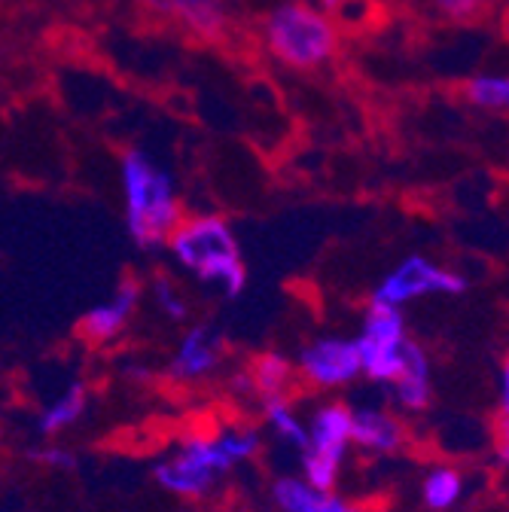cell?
<instances>
[{
  "instance_id": "6da1fadb",
  "label": "cell",
  "mask_w": 509,
  "mask_h": 512,
  "mask_svg": "<svg viewBox=\"0 0 509 512\" xmlns=\"http://www.w3.org/2000/svg\"><path fill=\"white\" fill-rule=\"evenodd\" d=\"M263 452V433L257 427H223L220 433L186 436L171 455L153 467V479L162 491L199 500L208 497L223 476L253 461Z\"/></svg>"
},
{
  "instance_id": "7a4b0ae2",
  "label": "cell",
  "mask_w": 509,
  "mask_h": 512,
  "mask_svg": "<svg viewBox=\"0 0 509 512\" xmlns=\"http://www.w3.org/2000/svg\"><path fill=\"white\" fill-rule=\"evenodd\" d=\"M122 199H125V229L135 247L159 250L168 235L183 220L174 177L141 150L122 153L119 162Z\"/></svg>"
},
{
  "instance_id": "3957f363",
  "label": "cell",
  "mask_w": 509,
  "mask_h": 512,
  "mask_svg": "<svg viewBox=\"0 0 509 512\" xmlns=\"http://www.w3.org/2000/svg\"><path fill=\"white\" fill-rule=\"evenodd\" d=\"M171 260L199 278L208 287H217L223 296L235 299L247 287V266L232 226L217 214L183 217L165 241Z\"/></svg>"
},
{
  "instance_id": "277c9868",
  "label": "cell",
  "mask_w": 509,
  "mask_h": 512,
  "mask_svg": "<svg viewBox=\"0 0 509 512\" xmlns=\"http://www.w3.org/2000/svg\"><path fill=\"white\" fill-rule=\"evenodd\" d=\"M266 49L293 71H314L339 49V28L333 16L305 0H284L263 19Z\"/></svg>"
},
{
  "instance_id": "5b68a950",
  "label": "cell",
  "mask_w": 509,
  "mask_h": 512,
  "mask_svg": "<svg viewBox=\"0 0 509 512\" xmlns=\"http://www.w3.org/2000/svg\"><path fill=\"white\" fill-rule=\"evenodd\" d=\"M308 442L302 448V476L311 488L336 491L345 467V455L351 448V406L324 403L317 406L311 421L305 424Z\"/></svg>"
},
{
  "instance_id": "8992f818",
  "label": "cell",
  "mask_w": 509,
  "mask_h": 512,
  "mask_svg": "<svg viewBox=\"0 0 509 512\" xmlns=\"http://www.w3.org/2000/svg\"><path fill=\"white\" fill-rule=\"evenodd\" d=\"M409 342L403 308L369 302L360 333L354 339L360 375L372 384H394L403 369V348Z\"/></svg>"
},
{
  "instance_id": "52a82bcc",
  "label": "cell",
  "mask_w": 509,
  "mask_h": 512,
  "mask_svg": "<svg viewBox=\"0 0 509 512\" xmlns=\"http://www.w3.org/2000/svg\"><path fill=\"white\" fill-rule=\"evenodd\" d=\"M467 290V278L455 269H445L424 253H412L400 260L372 290L369 302H381L391 308H406L418 299L430 296H461Z\"/></svg>"
},
{
  "instance_id": "ba28073f",
  "label": "cell",
  "mask_w": 509,
  "mask_h": 512,
  "mask_svg": "<svg viewBox=\"0 0 509 512\" xmlns=\"http://www.w3.org/2000/svg\"><path fill=\"white\" fill-rule=\"evenodd\" d=\"M293 366L311 388H321V391L348 388L351 381L360 378V357H357L354 339H345V336H321L308 342L299 351V360Z\"/></svg>"
},
{
  "instance_id": "9c48e42d",
  "label": "cell",
  "mask_w": 509,
  "mask_h": 512,
  "mask_svg": "<svg viewBox=\"0 0 509 512\" xmlns=\"http://www.w3.org/2000/svg\"><path fill=\"white\" fill-rule=\"evenodd\" d=\"M138 305H141V287H138V281L135 278H122L116 284V290L104 302L92 305L83 314V320H80V336L86 342H92V345H107V342L119 339L125 333V327L132 324Z\"/></svg>"
},
{
  "instance_id": "30bf717a",
  "label": "cell",
  "mask_w": 509,
  "mask_h": 512,
  "mask_svg": "<svg viewBox=\"0 0 509 512\" xmlns=\"http://www.w3.org/2000/svg\"><path fill=\"white\" fill-rule=\"evenodd\" d=\"M223 351H226V339L214 327L196 324L180 336L177 351L171 354L168 372L177 381H202L220 369Z\"/></svg>"
},
{
  "instance_id": "8fae6325",
  "label": "cell",
  "mask_w": 509,
  "mask_h": 512,
  "mask_svg": "<svg viewBox=\"0 0 509 512\" xmlns=\"http://www.w3.org/2000/svg\"><path fill=\"white\" fill-rule=\"evenodd\" d=\"M403 442H406V427L391 412L378 406L351 409V445H357L363 455L388 458L400 452Z\"/></svg>"
},
{
  "instance_id": "7c38bea8",
  "label": "cell",
  "mask_w": 509,
  "mask_h": 512,
  "mask_svg": "<svg viewBox=\"0 0 509 512\" xmlns=\"http://www.w3.org/2000/svg\"><path fill=\"white\" fill-rule=\"evenodd\" d=\"M394 406L406 415H418L430 406L433 400V372H430V357L418 342H406L403 348V369L397 381L391 384Z\"/></svg>"
},
{
  "instance_id": "4fadbf2b",
  "label": "cell",
  "mask_w": 509,
  "mask_h": 512,
  "mask_svg": "<svg viewBox=\"0 0 509 512\" xmlns=\"http://www.w3.org/2000/svg\"><path fill=\"white\" fill-rule=\"evenodd\" d=\"M272 503L281 512H369L366 506L339 497L336 491L311 488L299 476H281L272 485Z\"/></svg>"
},
{
  "instance_id": "5bb4252c",
  "label": "cell",
  "mask_w": 509,
  "mask_h": 512,
  "mask_svg": "<svg viewBox=\"0 0 509 512\" xmlns=\"http://www.w3.org/2000/svg\"><path fill=\"white\" fill-rule=\"evenodd\" d=\"M89 412V388L83 381H71L52 403H46L37 415V433L43 439H55L77 427Z\"/></svg>"
},
{
  "instance_id": "9a60e30c",
  "label": "cell",
  "mask_w": 509,
  "mask_h": 512,
  "mask_svg": "<svg viewBox=\"0 0 509 512\" xmlns=\"http://www.w3.org/2000/svg\"><path fill=\"white\" fill-rule=\"evenodd\" d=\"M165 19L180 22L189 34H196L202 40L223 37L229 25L223 0H168Z\"/></svg>"
},
{
  "instance_id": "2e32d148",
  "label": "cell",
  "mask_w": 509,
  "mask_h": 512,
  "mask_svg": "<svg viewBox=\"0 0 509 512\" xmlns=\"http://www.w3.org/2000/svg\"><path fill=\"white\" fill-rule=\"evenodd\" d=\"M244 375H247V388L257 394L260 400H266V397H284L287 388L293 384L296 366L284 354L266 351V354H260L257 360H253L244 369Z\"/></svg>"
},
{
  "instance_id": "e0dca14e",
  "label": "cell",
  "mask_w": 509,
  "mask_h": 512,
  "mask_svg": "<svg viewBox=\"0 0 509 512\" xmlns=\"http://www.w3.org/2000/svg\"><path fill=\"white\" fill-rule=\"evenodd\" d=\"M263 421L278 445L290 448L293 455H302V448L308 442V430H305V421L296 415L293 403L287 400V394L263 400Z\"/></svg>"
},
{
  "instance_id": "ac0fdd59",
  "label": "cell",
  "mask_w": 509,
  "mask_h": 512,
  "mask_svg": "<svg viewBox=\"0 0 509 512\" xmlns=\"http://www.w3.org/2000/svg\"><path fill=\"white\" fill-rule=\"evenodd\" d=\"M467 491V482H464V473L455 470V467H433L424 482H421V500L430 512H449L461 503Z\"/></svg>"
},
{
  "instance_id": "d6986e66",
  "label": "cell",
  "mask_w": 509,
  "mask_h": 512,
  "mask_svg": "<svg viewBox=\"0 0 509 512\" xmlns=\"http://www.w3.org/2000/svg\"><path fill=\"white\" fill-rule=\"evenodd\" d=\"M464 98L476 110L500 113L509 107V80L503 74H476L464 83Z\"/></svg>"
},
{
  "instance_id": "ffe728a7",
  "label": "cell",
  "mask_w": 509,
  "mask_h": 512,
  "mask_svg": "<svg viewBox=\"0 0 509 512\" xmlns=\"http://www.w3.org/2000/svg\"><path fill=\"white\" fill-rule=\"evenodd\" d=\"M153 302H156L159 314H162L165 320H174V324H180V320L189 314V305H186L183 293H180L177 284H171L168 278H159V281L153 284Z\"/></svg>"
},
{
  "instance_id": "44dd1931",
  "label": "cell",
  "mask_w": 509,
  "mask_h": 512,
  "mask_svg": "<svg viewBox=\"0 0 509 512\" xmlns=\"http://www.w3.org/2000/svg\"><path fill=\"white\" fill-rule=\"evenodd\" d=\"M433 10L442 16V19H452V22H470L476 19L485 7L488 0H430Z\"/></svg>"
},
{
  "instance_id": "7402d4cb",
  "label": "cell",
  "mask_w": 509,
  "mask_h": 512,
  "mask_svg": "<svg viewBox=\"0 0 509 512\" xmlns=\"http://www.w3.org/2000/svg\"><path fill=\"white\" fill-rule=\"evenodd\" d=\"M31 458L43 467H52V470H74L77 467V455L68 445H58V442H46L40 448H31Z\"/></svg>"
},
{
  "instance_id": "603a6c76",
  "label": "cell",
  "mask_w": 509,
  "mask_h": 512,
  "mask_svg": "<svg viewBox=\"0 0 509 512\" xmlns=\"http://www.w3.org/2000/svg\"><path fill=\"white\" fill-rule=\"evenodd\" d=\"M497 412L500 418L509 412V366H497Z\"/></svg>"
},
{
  "instance_id": "cb8c5ba5",
  "label": "cell",
  "mask_w": 509,
  "mask_h": 512,
  "mask_svg": "<svg viewBox=\"0 0 509 512\" xmlns=\"http://www.w3.org/2000/svg\"><path fill=\"white\" fill-rule=\"evenodd\" d=\"M314 7L321 10V13H327V16H333V13H339L345 7V0H317Z\"/></svg>"
},
{
  "instance_id": "d4e9b609",
  "label": "cell",
  "mask_w": 509,
  "mask_h": 512,
  "mask_svg": "<svg viewBox=\"0 0 509 512\" xmlns=\"http://www.w3.org/2000/svg\"><path fill=\"white\" fill-rule=\"evenodd\" d=\"M141 4L156 16H165V10H168V0H141Z\"/></svg>"
}]
</instances>
